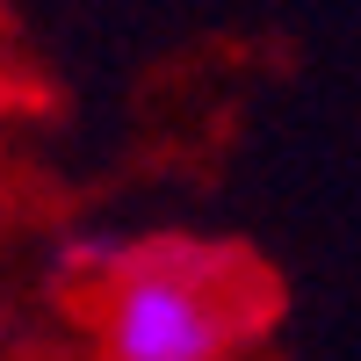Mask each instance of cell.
<instances>
[{"instance_id":"obj_1","label":"cell","mask_w":361,"mask_h":361,"mask_svg":"<svg viewBox=\"0 0 361 361\" xmlns=\"http://www.w3.org/2000/svg\"><path fill=\"white\" fill-rule=\"evenodd\" d=\"M260 318L246 267L202 246H145L109 267L102 354L109 361H224Z\"/></svg>"}]
</instances>
